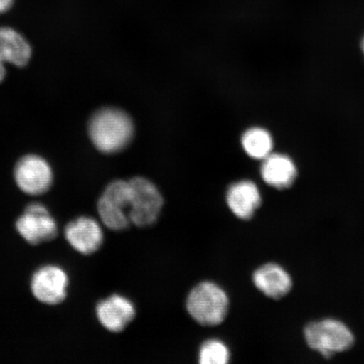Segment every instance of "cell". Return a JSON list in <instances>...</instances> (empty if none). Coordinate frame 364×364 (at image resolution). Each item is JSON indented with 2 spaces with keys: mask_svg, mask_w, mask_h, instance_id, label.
<instances>
[{
  "mask_svg": "<svg viewBox=\"0 0 364 364\" xmlns=\"http://www.w3.org/2000/svg\"><path fill=\"white\" fill-rule=\"evenodd\" d=\"M16 229L27 243L33 245L48 242L56 238L58 227L48 208L41 203H31L17 218Z\"/></svg>",
  "mask_w": 364,
  "mask_h": 364,
  "instance_id": "cell-6",
  "label": "cell"
},
{
  "mask_svg": "<svg viewBox=\"0 0 364 364\" xmlns=\"http://www.w3.org/2000/svg\"><path fill=\"white\" fill-rule=\"evenodd\" d=\"M136 307L126 296L114 294L102 299L95 307V316L103 327L112 333L127 329L136 317Z\"/></svg>",
  "mask_w": 364,
  "mask_h": 364,
  "instance_id": "cell-9",
  "label": "cell"
},
{
  "mask_svg": "<svg viewBox=\"0 0 364 364\" xmlns=\"http://www.w3.org/2000/svg\"><path fill=\"white\" fill-rule=\"evenodd\" d=\"M361 50L364 55V36H363V38L361 40Z\"/></svg>",
  "mask_w": 364,
  "mask_h": 364,
  "instance_id": "cell-18",
  "label": "cell"
},
{
  "mask_svg": "<svg viewBox=\"0 0 364 364\" xmlns=\"http://www.w3.org/2000/svg\"><path fill=\"white\" fill-rule=\"evenodd\" d=\"M13 2L14 0H0V14L6 12L10 10Z\"/></svg>",
  "mask_w": 364,
  "mask_h": 364,
  "instance_id": "cell-17",
  "label": "cell"
},
{
  "mask_svg": "<svg viewBox=\"0 0 364 364\" xmlns=\"http://www.w3.org/2000/svg\"><path fill=\"white\" fill-rule=\"evenodd\" d=\"M31 57V46L19 33L8 27L0 28V82L6 75V63L23 67Z\"/></svg>",
  "mask_w": 364,
  "mask_h": 364,
  "instance_id": "cell-14",
  "label": "cell"
},
{
  "mask_svg": "<svg viewBox=\"0 0 364 364\" xmlns=\"http://www.w3.org/2000/svg\"><path fill=\"white\" fill-rule=\"evenodd\" d=\"M70 277L63 268L46 265L34 272L31 279V291L35 299L48 306H57L67 298Z\"/></svg>",
  "mask_w": 364,
  "mask_h": 364,
  "instance_id": "cell-7",
  "label": "cell"
},
{
  "mask_svg": "<svg viewBox=\"0 0 364 364\" xmlns=\"http://www.w3.org/2000/svg\"><path fill=\"white\" fill-rule=\"evenodd\" d=\"M129 182L131 224L139 228H147L156 224L164 205L163 196L157 186L141 176L134 177Z\"/></svg>",
  "mask_w": 364,
  "mask_h": 364,
  "instance_id": "cell-4",
  "label": "cell"
},
{
  "mask_svg": "<svg viewBox=\"0 0 364 364\" xmlns=\"http://www.w3.org/2000/svg\"><path fill=\"white\" fill-rule=\"evenodd\" d=\"M230 306L225 290L212 281L194 286L186 300L189 316L198 325L206 327L221 325L229 315Z\"/></svg>",
  "mask_w": 364,
  "mask_h": 364,
  "instance_id": "cell-2",
  "label": "cell"
},
{
  "mask_svg": "<svg viewBox=\"0 0 364 364\" xmlns=\"http://www.w3.org/2000/svg\"><path fill=\"white\" fill-rule=\"evenodd\" d=\"M304 338L309 348L326 359L349 351L356 343L352 330L344 322L331 318L309 322L304 326Z\"/></svg>",
  "mask_w": 364,
  "mask_h": 364,
  "instance_id": "cell-3",
  "label": "cell"
},
{
  "mask_svg": "<svg viewBox=\"0 0 364 364\" xmlns=\"http://www.w3.org/2000/svg\"><path fill=\"white\" fill-rule=\"evenodd\" d=\"M253 284L266 297L280 300L293 289L292 277L279 264L268 262L259 267L252 274Z\"/></svg>",
  "mask_w": 364,
  "mask_h": 364,
  "instance_id": "cell-12",
  "label": "cell"
},
{
  "mask_svg": "<svg viewBox=\"0 0 364 364\" xmlns=\"http://www.w3.org/2000/svg\"><path fill=\"white\" fill-rule=\"evenodd\" d=\"M133 121L126 112L117 108H103L95 112L89 122L91 141L100 151H120L133 139Z\"/></svg>",
  "mask_w": 364,
  "mask_h": 364,
  "instance_id": "cell-1",
  "label": "cell"
},
{
  "mask_svg": "<svg viewBox=\"0 0 364 364\" xmlns=\"http://www.w3.org/2000/svg\"><path fill=\"white\" fill-rule=\"evenodd\" d=\"M241 144L250 158L263 161L272 153L273 139L267 129L255 127L245 131Z\"/></svg>",
  "mask_w": 364,
  "mask_h": 364,
  "instance_id": "cell-15",
  "label": "cell"
},
{
  "mask_svg": "<svg viewBox=\"0 0 364 364\" xmlns=\"http://www.w3.org/2000/svg\"><path fill=\"white\" fill-rule=\"evenodd\" d=\"M225 199L230 212L244 221L252 220L262 204L260 189L250 180H241L231 184L227 190Z\"/></svg>",
  "mask_w": 364,
  "mask_h": 364,
  "instance_id": "cell-11",
  "label": "cell"
},
{
  "mask_svg": "<svg viewBox=\"0 0 364 364\" xmlns=\"http://www.w3.org/2000/svg\"><path fill=\"white\" fill-rule=\"evenodd\" d=\"M262 178L265 183L277 190L292 188L299 176L297 165L288 154L272 153L262 161Z\"/></svg>",
  "mask_w": 364,
  "mask_h": 364,
  "instance_id": "cell-13",
  "label": "cell"
},
{
  "mask_svg": "<svg viewBox=\"0 0 364 364\" xmlns=\"http://www.w3.org/2000/svg\"><path fill=\"white\" fill-rule=\"evenodd\" d=\"M230 358L229 347L220 339L205 341L198 351V361L201 364H227Z\"/></svg>",
  "mask_w": 364,
  "mask_h": 364,
  "instance_id": "cell-16",
  "label": "cell"
},
{
  "mask_svg": "<svg viewBox=\"0 0 364 364\" xmlns=\"http://www.w3.org/2000/svg\"><path fill=\"white\" fill-rule=\"evenodd\" d=\"M65 237L70 247L85 256L97 252L104 241L102 227L95 218L81 216L68 223Z\"/></svg>",
  "mask_w": 364,
  "mask_h": 364,
  "instance_id": "cell-10",
  "label": "cell"
},
{
  "mask_svg": "<svg viewBox=\"0 0 364 364\" xmlns=\"http://www.w3.org/2000/svg\"><path fill=\"white\" fill-rule=\"evenodd\" d=\"M129 181L116 180L108 184L97 202V213L107 229L122 232L132 224L129 218Z\"/></svg>",
  "mask_w": 364,
  "mask_h": 364,
  "instance_id": "cell-5",
  "label": "cell"
},
{
  "mask_svg": "<svg viewBox=\"0 0 364 364\" xmlns=\"http://www.w3.org/2000/svg\"><path fill=\"white\" fill-rule=\"evenodd\" d=\"M16 183L23 193L40 196L51 188L53 173L45 159L35 154L22 157L14 171Z\"/></svg>",
  "mask_w": 364,
  "mask_h": 364,
  "instance_id": "cell-8",
  "label": "cell"
}]
</instances>
